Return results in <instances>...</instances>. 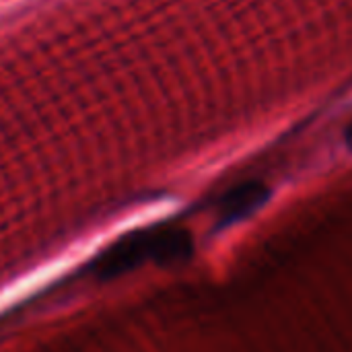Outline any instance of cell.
<instances>
[{
	"label": "cell",
	"mask_w": 352,
	"mask_h": 352,
	"mask_svg": "<svg viewBox=\"0 0 352 352\" xmlns=\"http://www.w3.org/2000/svg\"><path fill=\"white\" fill-rule=\"evenodd\" d=\"M270 188L262 182H243L231 188L217 202V225L225 229L252 217L270 200Z\"/></svg>",
	"instance_id": "7a4b0ae2"
},
{
	"label": "cell",
	"mask_w": 352,
	"mask_h": 352,
	"mask_svg": "<svg viewBox=\"0 0 352 352\" xmlns=\"http://www.w3.org/2000/svg\"><path fill=\"white\" fill-rule=\"evenodd\" d=\"M194 241L190 231L177 225L157 223L151 227L134 229L107 245L93 260V272L99 278H113L130 272L146 262L175 264L192 256Z\"/></svg>",
	"instance_id": "6da1fadb"
},
{
	"label": "cell",
	"mask_w": 352,
	"mask_h": 352,
	"mask_svg": "<svg viewBox=\"0 0 352 352\" xmlns=\"http://www.w3.org/2000/svg\"><path fill=\"white\" fill-rule=\"evenodd\" d=\"M344 142H346V146L352 151V124L346 128V132H344Z\"/></svg>",
	"instance_id": "3957f363"
}]
</instances>
